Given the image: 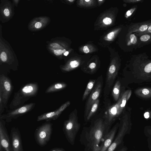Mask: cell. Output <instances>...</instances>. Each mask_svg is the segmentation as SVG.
<instances>
[{
  "label": "cell",
  "mask_w": 151,
  "mask_h": 151,
  "mask_svg": "<svg viewBox=\"0 0 151 151\" xmlns=\"http://www.w3.org/2000/svg\"><path fill=\"white\" fill-rule=\"evenodd\" d=\"M124 73L127 85L151 82V59L145 53L132 55Z\"/></svg>",
  "instance_id": "1"
},
{
  "label": "cell",
  "mask_w": 151,
  "mask_h": 151,
  "mask_svg": "<svg viewBox=\"0 0 151 151\" xmlns=\"http://www.w3.org/2000/svg\"><path fill=\"white\" fill-rule=\"evenodd\" d=\"M109 131L104 119L96 120L91 126L83 132L86 147L91 151H99L104 137Z\"/></svg>",
  "instance_id": "2"
},
{
  "label": "cell",
  "mask_w": 151,
  "mask_h": 151,
  "mask_svg": "<svg viewBox=\"0 0 151 151\" xmlns=\"http://www.w3.org/2000/svg\"><path fill=\"white\" fill-rule=\"evenodd\" d=\"M132 93L131 89L122 91L116 103L110 106L106 110L104 115V120L109 129L114 121L122 114Z\"/></svg>",
  "instance_id": "3"
},
{
  "label": "cell",
  "mask_w": 151,
  "mask_h": 151,
  "mask_svg": "<svg viewBox=\"0 0 151 151\" xmlns=\"http://www.w3.org/2000/svg\"><path fill=\"white\" fill-rule=\"evenodd\" d=\"M38 90L39 86L36 82L28 83L22 86L14 95L9 105L10 108L14 109L23 106L26 101L36 96Z\"/></svg>",
  "instance_id": "4"
},
{
  "label": "cell",
  "mask_w": 151,
  "mask_h": 151,
  "mask_svg": "<svg viewBox=\"0 0 151 151\" xmlns=\"http://www.w3.org/2000/svg\"><path fill=\"white\" fill-rule=\"evenodd\" d=\"M77 113V110L75 109L70 114L68 119L64 122L63 128L66 138L72 145L74 143L76 134L80 127Z\"/></svg>",
  "instance_id": "5"
},
{
  "label": "cell",
  "mask_w": 151,
  "mask_h": 151,
  "mask_svg": "<svg viewBox=\"0 0 151 151\" xmlns=\"http://www.w3.org/2000/svg\"><path fill=\"white\" fill-rule=\"evenodd\" d=\"M132 110L130 107L126 106L121 119V128L116 138L106 151H114L121 143L124 132L130 122Z\"/></svg>",
  "instance_id": "6"
},
{
  "label": "cell",
  "mask_w": 151,
  "mask_h": 151,
  "mask_svg": "<svg viewBox=\"0 0 151 151\" xmlns=\"http://www.w3.org/2000/svg\"><path fill=\"white\" fill-rule=\"evenodd\" d=\"M52 124L48 122L39 127L35 132L37 143L41 147L45 145L50 140L52 133Z\"/></svg>",
  "instance_id": "7"
},
{
  "label": "cell",
  "mask_w": 151,
  "mask_h": 151,
  "mask_svg": "<svg viewBox=\"0 0 151 151\" xmlns=\"http://www.w3.org/2000/svg\"><path fill=\"white\" fill-rule=\"evenodd\" d=\"M35 103H30L9 111L7 113L0 116V119L5 120L9 122L13 119H15L31 111L35 107Z\"/></svg>",
  "instance_id": "8"
},
{
  "label": "cell",
  "mask_w": 151,
  "mask_h": 151,
  "mask_svg": "<svg viewBox=\"0 0 151 151\" xmlns=\"http://www.w3.org/2000/svg\"><path fill=\"white\" fill-rule=\"evenodd\" d=\"M13 86L11 80L3 74L0 76V98L3 101L4 108L13 91Z\"/></svg>",
  "instance_id": "9"
},
{
  "label": "cell",
  "mask_w": 151,
  "mask_h": 151,
  "mask_svg": "<svg viewBox=\"0 0 151 151\" xmlns=\"http://www.w3.org/2000/svg\"><path fill=\"white\" fill-rule=\"evenodd\" d=\"M0 151H13L5 126V121L0 119Z\"/></svg>",
  "instance_id": "10"
},
{
  "label": "cell",
  "mask_w": 151,
  "mask_h": 151,
  "mask_svg": "<svg viewBox=\"0 0 151 151\" xmlns=\"http://www.w3.org/2000/svg\"><path fill=\"white\" fill-rule=\"evenodd\" d=\"M70 102L68 101L62 104L55 111L44 113L37 117V121L45 120L49 122L52 120L57 119L63 112L70 104Z\"/></svg>",
  "instance_id": "11"
},
{
  "label": "cell",
  "mask_w": 151,
  "mask_h": 151,
  "mask_svg": "<svg viewBox=\"0 0 151 151\" xmlns=\"http://www.w3.org/2000/svg\"><path fill=\"white\" fill-rule=\"evenodd\" d=\"M10 138L13 151H24L21 134L17 128L13 127L12 128Z\"/></svg>",
  "instance_id": "12"
},
{
  "label": "cell",
  "mask_w": 151,
  "mask_h": 151,
  "mask_svg": "<svg viewBox=\"0 0 151 151\" xmlns=\"http://www.w3.org/2000/svg\"><path fill=\"white\" fill-rule=\"evenodd\" d=\"M101 83L98 82L92 91L86 102L85 107V115L86 118L93 104L98 99L101 91Z\"/></svg>",
  "instance_id": "13"
},
{
  "label": "cell",
  "mask_w": 151,
  "mask_h": 151,
  "mask_svg": "<svg viewBox=\"0 0 151 151\" xmlns=\"http://www.w3.org/2000/svg\"><path fill=\"white\" fill-rule=\"evenodd\" d=\"M118 126L116 124L106 134L101 143L99 151H106L114 141V138Z\"/></svg>",
  "instance_id": "14"
},
{
  "label": "cell",
  "mask_w": 151,
  "mask_h": 151,
  "mask_svg": "<svg viewBox=\"0 0 151 151\" xmlns=\"http://www.w3.org/2000/svg\"><path fill=\"white\" fill-rule=\"evenodd\" d=\"M151 24V20L140 22L132 23L129 27L128 32L136 33V35L140 34L146 31Z\"/></svg>",
  "instance_id": "15"
},
{
  "label": "cell",
  "mask_w": 151,
  "mask_h": 151,
  "mask_svg": "<svg viewBox=\"0 0 151 151\" xmlns=\"http://www.w3.org/2000/svg\"><path fill=\"white\" fill-rule=\"evenodd\" d=\"M118 66L114 63L110 66L106 77V84L108 87L110 88L113 84L118 75Z\"/></svg>",
  "instance_id": "16"
},
{
  "label": "cell",
  "mask_w": 151,
  "mask_h": 151,
  "mask_svg": "<svg viewBox=\"0 0 151 151\" xmlns=\"http://www.w3.org/2000/svg\"><path fill=\"white\" fill-rule=\"evenodd\" d=\"M134 93L137 96L142 99H150L151 87L138 88L135 90Z\"/></svg>",
  "instance_id": "17"
},
{
  "label": "cell",
  "mask_w": 151,
  "mask_h": 151,
  "mask_svg": "<svg viewBox=\"0 0 151 151\" xmlns=\"http://www.w3.org/2000/svg\"><path fill=\"white\" fill-rule=\"evenodd\" d=\"M67 86L66 83L64 82H56L48 87L45 92L48 93L59 91L65 89Z\"/></svg>",
  "instance_id": "18"
},
{
  "label": "cell",
  "mask_w": 151,
  "mask_h": 151,
  "mask_svg": "<svg viewBox=\"0 0 151 151\" xmlns=\"http://www.w3.org/2000/svg\"><path fill=\"white\" fill-rule=\"evenodd\" d=\"M138 37L139 48L151 43V33L144 34Z\"/></svg>",
  "instance_id": "19"
},
{
  "label": "cell",
  "mask_w": 151,
  "mask_h": 151,
  "mask_svg": "<svg viewBox=\"0 0 151 151\" xmlns=\"http://www.w3.org/2000/svg\"><path fill=\"white\" fill-rule=\"evenodd\" d=\"M121 84L120 81L118 80L116 81L112 90V96L114 100L117 101L119 100L120 95Z\"/></svg>",
  "instance_id": "20"
},
{
  "label": "cell",
  "mask_w": 151,
  "mask_h": 151,
  "mask_svg": "<svg viewBox=\"0 0 151 151\" xmlns=\"http://www.w3.org/2000/svg\"><path fill=\"white\" fill-rule=\"evenodd\" d=\"M79 65V62L77 60H72L70 61L68 65L62 68L61 70L64 72L70 71L78 67Z\"/></svg>",
  "instance_id": "21"
},
{
  "label": "cell",
  "mask_w": 151,
  "mask_h": 151,
  "mask_svg": "<svg viewBox=\"0 0 151 151\" xmlns=\"http://www.w3.org/2000/svg\"><path fill=\"white\" fill-rule=\"evenodd\" d=\"M95 80H91L88 82L82 97V100H84L88 96L93 89L95 83Z\"/></svg>",
  "instance_id": "22"
},
{
  "label": "cell",
  "mask_w": 151,
  "mask_h": 151,
  "mask_svg": "<svg viewBox=\"0 0 151 151\" xmlns=\"http://www.w3.org/2000/svg\"><path fill=\"white\" fill-rule=\"evenodd\" d=\"M99 101L98 99L92 105L89 113L86 117L87 120H89L96 111L99 106Z\"/></svg>",
  "instance_id": "23"
},
{
  "label": "cell",
  "mask_w": 151,
  "mask_h": 151,
  "mask_svg": "<svg viewBox=\"0 0 151 151\" xmlns=\"http://www.w3.org/2000/svg\"><path fill=\"white\" fill-rule=\"evenodd\" d=\"M137 6L135 5L128 11L126 14L127 18H128L130 17H132L133 15L134 14V12L137 10Z\"/></svg>",
  "instance_id": "24"
},
{
  "label": "cell",
  "mask_w": 151,
  "mask_h": 151,
  "mask_svg": "<svg viewBox=\"0 0 151 151\" xmlns=\"http://www.w3.org/2000/svg\"><path fill=\"white\" fill-rule=\"evenodd\" d=\"M0 58L1 60L3 62H5L7 60V55L4 52H3L1 53Z\"/></svg>",
  "instance_id": "25"
},
{
  "label": "cell",
  "mask_w": 151,
  "mask_h": 151,
  "mask_svg": "<svg viewBox=\"0 0 151 151\" xmlns=\"http://www.w3.org/2000/svg\"><path fill=\"white\" fill-rule=\"evenodd\" d=\"M144 117L146 119L149 118L151 116V111L148 109L146 110L144 113Z\"/></svg>",
  "instance_id": "26"
},
{
  "label": "cell",
  "mask_w": 151,
  "mask_h": 151,
  "mask_svg": "<svg viewBox=\"0 0 151 151\" xmlns=\"http://www.w3.org/2000/svg\"><path fill=\"white\" fill-rule=\"evenodd\" d=\"M103 22L106 24H109L111 23L112 20L110 18L106 17L103 19Z\"/></svg>",
  "instance_id": "27"
},
{
  "label": "cell",
  "mask_w": 151,
  "mask_h": 151,
  "mask_svg": "<svg viewBox=\"0 0 151 151\" xmlns=\"http://www.w3.org/2000/svg\"><path fill=\"white\" fill-rule=\"evenodd\" d=\"M149 33H151V24L150 26L148 29L146 31L140 34L137 35V36L138 37L144 34Z\"/></svg>",
  "instance_id": "28"
},
{
  "label": "cell",
  "mask_w": 151,
  "mask_h": 151,
  "mask_svg": "<svg viewBox=\"0 0 151 151\" xmlns=\"http://www.w3.org/2000/svg\"><path fill=\"white\" fill-rule=\"evenodd\" d=\"M142 0H127L125 1L127 3L134 4L140 2L142 1Z\"/></svg>",
  "instance_id": "29"
},
{
  "label": "cell",
  "mask_w": 151,
  "mask_h": 151,
  "mask_svg": "<svg viewBox=\"0 0 151 151\" xmlns=\"http://www.w3.org/2000/svg\"><path fill=\"white\" fill-rule=\"evenodd\" d=\"M54 54L57 55H61L63 53V50H55L54 51Z\"/></svg>",
  "instance_id": "30"
},
{
  "label": "cell",
  "mask_w": 151,
  "mask_h": 151,
  "mask_svg": "<svg viewBox=\"0 0 151 151\" xmlns=\"http://www.w3.org/2000/svg\"><path fill=\"white\" fill-rule=\"evenodd\" d=\"M49 151H65V150L62 148L56 147L52 148Z\"/></svg>",
  "instance_id": "31"
},
{
  "label": "cell",
  "mask_w": 151,
  "mask_h": 151,
  "mask_svg": "<svg viewBox=\"0 0 151 151\" xmlns=\"http://www.w3.org/2000/svg\"><path fill=\"white\" fill-rule=\"evenodd\" d=\"M114 36V32H111L109 33L107 35V37L109 39H111Z\"/></svg>",
  "instance_id": "32"
},
{
  "label": "cell",
  "mask_w": 151,
  "mask_h": 151,
  "mask_svg": "<svg viewBox=\"0 0 151 151\" xmlns=\"http://www.w3.org/2000/svg\"><path fill=\"white\" fill-rule=\"evenodd\" d=\"M4 13L6 17L8 16L9 15V11L7 9H5L4 11Z\"/></svg>",
  "instance_id": "33"
},
{
  "label": "cell",
  "mask_w": 151,
  "mask_h": 151,
  "mask_svg": "<svg viewBox=\"0 0 151 151\" xmlns=\"http://www.w3.org/2000/svg\"><path fill=\"white\" fill-rule=\"evenodd\" d=\"M35 26L36 28H39L42 26V24L40 22H37L35 23Z\"/></svg>",
  "instance_id": "34"
},
{
  "label": "cell",
  "mask_w": 151,
  "mask_h": 151,
  "mask_svg": "<svg viewBox=\"0 0 151 151\" xmlns=\"http://www.w3.org/2000/svg\"><path fill=\"white\" fill-rule=\"evenodd\" d=\"M83 50L84 52L86 53H88L89 52V50L88 47L85 46H84L83 48Z\"/></svg>",
  "instance_id": "35"
},
{
  "label": "cell",
  "mask_w": 151,
  "mask_h": 151,
  "mask_svg": "<svg viewBox=\"0 0 151 151\" xmlns=\"http://www.w3.org/2000/svg\"><path fill=\"white\" fill-rule=\"evenodd\" d=\"M68 54H69L68 52L66 51L64 53V55H65V56H67L68 55Z\"/></svg>",
  "instance_id": "36"
},
{
  "label": "cell",
  "mask_w": 151,
  "mask_h": 151,
  "mask_svg": "<svg viewBox=\"0 0 151 151\" xmlns=\"http://www.w3.org/2000/svg\"><path fill=\"white\" fill-rule=\"evenodd\" d=\"M63 53H64L65 52H66V51L65 49H63Z\"/></svg>",
  "instance_id": "37"
},
{
  "label": "cell",
  "mask_w": 151,
  "mask_h": 151,
  "mask_svg": "<svg viewBox=\"0 0 151 151\" xmlns=\"http://www.w3.org/2000/svg\"><path fill=\"white\" fill-rule=\"evenodd\" d=\"M124 149H122V150H119V151H124Z\"/></svg>",
  "instance_id": "38"
},
{
  "label": "cell",
  "mask_w": 151,
  "mask_h": 151,
  "mask_svg": "<svg viewBox=\"0 0 151 151\" xmlns=\"http://www.w3.org/2000/svg\"><path fill=\"white\" fill-rule=\"evenodd\" d=\"M90 1V0H85V1H86V2H88V1Z\"/></svg>",
  "instance_id": "39"
},
{
  "label": "cell",
  "mask_w": 151,
  "mask_h": 151,
  "mask_svg": "<svg viewBox=\"0 0 151 151\" xmlns=\"http://www.w3.org/2000/svg\"><path fill=\"white\" fill-rule=\"evenodd\" d=\"M70 2H72L74 1V0H69Z\"/></svg>",
  "instance_id": "40"
}]
</instances>
